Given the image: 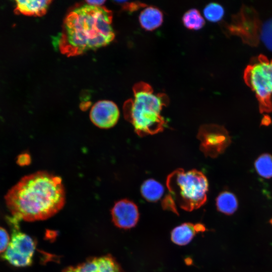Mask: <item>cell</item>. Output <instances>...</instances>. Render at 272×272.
I'll return each instance as SVG.
<instances>
[{"label":"cell","instance_id":"cell-1","mask_svg":"<svg viewBox=\"0 0 272 272\" xmlns=\"http://www.w3.org/2000/svg\"><path fill=\"white\" fill-rule=\"evenodd\" d=\"M7 206L18 221L47 219L58 213L65 201L61 179L47 171L26 175L6 194Z\"/></svg>","mask_w":272,"mask_h":272},{"label":"cell","instance_id":"cell-2","mask_svg":"<svg viewBox=\"0 0 272 272\" xmlns=\"http://www.w3.org/2000/svg\"><path fill=\"white\" fill-rule=\"evenodd\" d=\"M112 12L102 6L85 4L66 16L54 45L68 56L81 54L109 44L115 35Z\"/></svg>","mask_w":272,"mask_h":272},{"label":"cell","instance_id":"cell-3","mask_svg":"<svg viewBox=\"0 0 272 272\" xmlns=\"http://www.w3.org/2000/svg\"><path fill=\"white\" fill-rule=\"evenodd\" d=\"M133 94V98L127 101L123 108L125 117L135 132L144 137L162 131L167 123L161 114L167 105L166 97L155 94L149 85L143 82L134 86Z\"/></svg>","mask_w":272,"mask_h":272},{"label":"cell","instance_id":"cell-4","mask_svg":"<svg viewBox=\"0 0 272 272\" xmlns=\"http://www.w3.org/2000/svg\"><path fill=\"white\" fill-rule=\"evenodd\" d=\"M166 185L169 195L182 209L191 211L206 202L209 184L207 177L201 171L176 169L168 176Z\"/></svg>","mask_w":272,"mask_h":272},{"label":"cell","instance_id":"cell-5","mask_svg":"<svg viewBox=\"0 0 272 272\" xmlns=\"http://www.w3.org/2000/svg\"><path fill=\"white\" fill-rule=\"evenodd\" d=\"M244 76L255 93L260 112L272 111V60L259 56L247 66Z\"/></svg>","mask_w":272,"mask_h":272},{"label":"cell","instance_id":"cell-6","mask_svg":"<svg viewBox=\"0 0 272 272\" xmlns=\"http://www.w3.org/2000/svg\"><path fill=\"white\" fill-rule=\"evenodd\" d=\"M12 234L8 247L2 257L12 265L17 267L30 266L36 247V241L20 231L18 220L9 218Z\"/></svg>","mask_w":272,"mask_h":272},{"label":"cell","instance_id":"cell-7","mask_svg":"<svg viewBox=\"0 0 272 272\" xmlns=\"http://www.w3.org/2000/svg\"><path fill=\"white\" fill-rule=\"evenodd\" d=\"M197 138L200 142V150L206 156L212 158L222 153L231 142L227 130L223 126L216 124L201 126Z\"/></svg>","mask_w":272,"mask_h":272},{"label":"cell","instance_id":"cell-8","mask_svg":"<svg viewBox=\"0 0 272 272\" xmlns=\"http://www.w3.org/2000/svg\"><path fill=\"white\" fill-rule=\"evenodd\" d=\"M119 114L118 108L113 102L101 100L92 106L90 118L92 123L97 127L107 129L116 124Z\"/></svg>","mask_w":272,"mask_h":272},{"label":"cell","instance_id":"cell-9","mask_svg":"<svg viewBox=\"0 0 272 272\" xmlns=\"http://www.w3.org/2000/svg\"><path fill=\"white\" fill-rule=\"evenodd\" d=\"M111 214L114 224L123 229L134 227L140 217L137 206L127 199H122L116 202L111 209Z\"/></svg>","mask_w":272,"mask_h":272},{"label":"cell","instance_id":"cell-10","mask_svg":"<svg viewBox=\"0 0 272 272\" xmlns=\"http://www.w3.org/2000/svg\"><path fill=\"white\" fill-rule=\"evenodd\" d=\"M62 272H123L115 258L110 254L91 257L75 266H69Z\"/></svg>","mask_w":272,"mask_h":272},{"label":"cell","instance_id":"cell-11","mask_svg":"<svg viewBox=\"0 0 272 272\" xmlns=\"http://www.w3.org/2000/svg\"><path fill=\"white\" fill-rule=\"evenodd\" d=\"M205 230L201 224L184 223L174 228L171 233V239L175 244L183 246L188 244L199 232Z\"/></svg>","mask_w":272,"mask_h":272},{"label":"cell","instance_id":"cell-12","mask_svg":"<svg viewBox=\"0 0 272 272\" xmlns=\"http://www.w3.org/2000/svg\"><path fill=\"white\" fill-rule=\"evenodd\" d=\"M15 2V14L41 16L46 13L51 2L44 0H18Z\"/></svg>","mask_w":272,"mask_h":272},{"label":"cell","instance_id":"cell-13","mask_svg":"<svg viewBox=\"0 0 272 272\" xmlns=\"http://www.w3.org/2000/svg\"><path fill=\"white\" fill-rule=\"evenodd\" d=\"M163 21L161 11L154 6L145 8L139 15V22L142 27L147 31H152L159 27Z\"/></svg>","mask_w":272,"mask_h":272},{"label":"cell","instance_id":"cell-14","mask_svg":"<svg viewBox=\"0 0 272 272\" xmlns=\"http://www.w3.org/2000/svg\"><path fill=\"white\" fill-rule=\"evenodd\" d=\"M164 188L158 181L149 179L143 182L141 192L144 198L151 202H156L163 195Z\"/></svg>","mask_w":272,"mask_h":272},{"label":"cell","instance_id":"cell-15","mask_svg":"<svg viewBox=\"0 0 272 272\" xmlns=\"http://www.w3.org/2000/svg\"><path fill=\"white\" fill-rule=\"evenodd\" d=\"M216 207L219 211L227 214L231 215L237 210L238 201L235 195L229 191L221 192L216 198Z\"/></svg>","mask_w":272,"mask_h":272},{"label":"cell","instance_id":"cell-16","mask_svg":"<svg viewBox=\"0 0 272 272\" xmlns=\"http://www.w3.org/2000/svg\"><path fill=\"white\" fill-rule=\"evenodd\" d=\"M182 20L184 26L191 30H199L205 24L204 18L196 9H190L186 12Z\"/></svg>","mask_w":272,"mask_h":272},{"label":"cell","instance_id":"cell-17","mask_svg":"<svg viewBox=\"0 0 272 272\" xmlns=\"http://www.w3.org/2000/svg\"><path fill=\"white\" fill-rule=\"evenodd\" d=\"M255 168L258 174L262 177H272V156L268 154L261 155L256 160Z\"/></svg>","mask_w":272,"mask_h":272},{"label":"cell","instance_id":"cell-18","mask_svg":"<svg viewBox=\"0 0 272 272\" xmlns=\"http://www.w3.org/2000/svg\"><path fill=\"white\" fill-rule=\"evenodd\" d=\"M204 17L211 22H217L224 16V8L219 4L211 3L206 5L203 10Z\"/></svg>","mask_w":272,"mask_h":272},{"label":"cell","instance_id":"cell-19","mask_svg":"<svg viewBox=\"0 0 272 272\" xmlns=\"http://www.w3.org/2000/svg\"><path fill=\"white\" fill-rule=\"evenodd\" d=\"M260 38L267 48L272 51V18L262 25L260 31Z\"/></svg>","mask_w":272,"mask_h":272},{"label":"cell","instance_id":"cell-20","mask_svg":"<svg viewBox=\"0 0 272 272\" xmlns=\"http://www.w3.org/2000/svg\"><path fill=\"white\" fill-rule=\"evenodd\" d=\"M10 242L8 233L4 228L0 226V253L5 252Z\"/></svg>","mask_w":272,"mask_h":272},{"label":"cell","instance_id":"cell-21","mask_svg":"<svg viewBox=\"0 0 272 272\" xmlns=\"http://www.w3.org/2000/svg\"><path fill=\"white\" fill-rule=\"evenodd\" d=\"M115 2L118 3L119 4L122 5L123 8L126 10H128L131 12L138 10L140 7H144L145 6L143 3L140 2L137 3H128L126 1H115Z\"/></svg>","mask_w":272,"mask_h":272},{"label":"cell","instance_id":"cell-22","mask_svg":"<svg viewBox=\"0 0 272 272\" xmlns=\"http://www.w3.org/2000/svg\"><path fill=\"white\" fill-rule=\"evenodd\" d=\"M17 162L20 166L29 165L31 162L30 156L27 153L21 154L18 157Z\"/></svg>","mask_w":272,"mask_h":272},{"label":"cell","instance_id":"cell-23","mask_svg":"<svg viewBox=\"0 0 272 272\" xmlns=\"http://www.w3.org/2000/svg\"><path fill=\"white\" fill-rule=\"evenodd\" d=\"M105 2V1H101V0L86 1V3L88 5L94 6H99V7L102 6Z\"/></svg>","mask_w":272,"mask_h":272},{"label":"cell","instance_id":"cell-24","mask_svg":"<svg viewBox=\"0 0 272 272\" xmlns=\"http://www.w3.org/2000/svg\"><path fill=\"white\" fill-rule=\"evenodd\" d=\"M271 123V119L267 115H265L261 121V124L268 125Z\"/></svg>","mask_w":272,"mask_h":272}]
</instances>
